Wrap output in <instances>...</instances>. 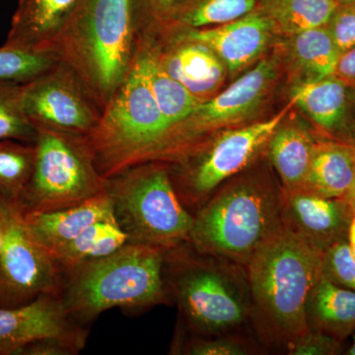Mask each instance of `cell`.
I'll list each match as a JSON object with an SVG mask.
<instances>
[{
  "mask_svg": "<svg viewBox=\"0 0 355 355\" xmlns=\"http://www.w3.org/2000/svg\"><path fill=\"white\" fill-rule=\"evenodd\" d=\"M352 107H354V116H355V92L352 93Z\"/></svg>",
  "mask_w": 355,
  "mask_h": 355,
  "instance_id": "42",
  "label": "cell"
},
{
  "mask_svg": "<svg viewBox=\"0 0 355 355\" xmlns=\"http://www.w3.org/2000/svg\"><path fill=\"white\" fill-rule=\"evenodd\" d=\"M105 191L130 244L167 251L188 241L193 214L180 200L167 163L132 166L106 179Z\"/></svg>",
  "mask_w": 355,
  "mask_h": 355,
  "instance_id": "7",
  "label": "cell"
},
{
  "mask_svg": "<svg viewBox=\"0 0 355 355\" xmlns=\"http://www.w3.org/2000/svg\"><path fill=\"white\" fill-rule=\"evenodd\" d=\"M345 200H347V202H349L352 209L355 211V173L354 180H352V186H350L349 193H347V197H345Z\"/></svg>",
  "mask_w": 355,
  "mask_h": 355,
  "instance_id": "39",
  "label": "cell"
},
{
  "mask_svg": "<svg viewBox=\"0 0 355 355\" xmlns=\"http://www.w3.org/2000/svg\"><path fill=\"white\" fill-rule=\"evenodd\" d=\"M340 4L336 0H265L263 13L287 35L326 27Z\"/></svg>",
  "mask_w": 355,
  "mask_h": 355,
  "instance_id": "27",
  "label": "cell"
},
{
  "mask_svg": "<svg viewBox=\"0 0 355 355\" xmlns=\"http://www.w3.org/2000/svg\"><path fill=\"white\" fill-rule=\"evenodd\" d=\"M1 247H2V233H1V230H0V251H1Z\"/></svg>",
  "mask_w": 355,
  "mask_h": 355,
  "instance_id": "43",
  "label": "cell"
},
{
  "mask_svg": "<svg viewBox=\"0 0 355 355\" xmlns=\"http://www.w3.org/2000/svg\"><path fill=\"white\" fill-rule=\"evenodd\" d=\"M309 329L342 340L355 331V291L322 275L307 303Z\"/></svg>",
  "mask_w": 355,
  "mask_h": 355,
  "instance_id": "21",
  "label": "cell"
},
{
  "mask_svg": "<svg viewBox=\"0 0 355 355\" xmlns=\"http://www.w3.org/2000/svg\"><path fill=\"white\" fill-rule=\"evenodd\" d=\"M355 173V146L317 141L303 188L330 198H345Z\"/></svg>",
  "mask_w": 355,
  "mask_h": 355,
  "instance_id": "19",
  "label": "cell"
},
{
  "mask_svg": "<svg viewBox=\"0 0 355 355\" xmlns=\"http://www.w3.org/2000/svg\"><path fill=\"white\" fill-rule=\"evenodd\" d=\"M137 51L144 58L149 85L169 130L188 118L203 101L163 69L149 44L137 41Z\"/></svg>",
  "mask_w": 355,
  "mask_h": 355,
  "instance_id": "24",
  "label": "cell"
},
{
  "mask_svg": "<svg viewBox=\"0 0 355 355\" xmlns=\"http://www.w3.org/2000/svg\"><path fill=\"white\" fill-rule=\"evenodd\" d=\"M273 25L265 13L244 17L212 27L180 30L190 38L209 46L229 71H240L261 57L270 42Z\"/></svg>",
  "mask_w": 355,
  "mask_h": 355,
  "instance_id": "16",
  "label": "cell"
},
{
  "mask_svg": "<svg viewBox=\"0 0 355 355\" xmlns=\"http://www.w3.org/2000/svg\"><path fill=\"white\" fill-rule=\"evenodd\" d=\"M114 214L107 191L85 202L51 211L24 214L27 227L40 247L51 254L73 241L92 224Z\"/></svg>",
  "mask_w": 355,
  "mask_h": 355,
  "instance_id": "18",
  "label": "cell"
},
{
  "mask_svg": "<svg viewBox=\"0 0 355 355\" xmlns=\"http://www.w3.org/2000/svg\"><path fill=\"white\" fill-rule=\"evenodd\" d=\"M35 162L34 144L0 141V193L17 200L31 177Z\"/></svg>",
  "mask_w": 355,
  "mask_h": 355,
  "instance_id": "28",
  "label": "cell"
},
{
  "mask_svg": "<svg viewBox=\"0 0 355 355\" xmlns=\"http://www.w3.org/2000/svg\"><path fill=\"white\" fill-rule=\"evenodd\" d=\"M137 50L130 0H79L55 53L103 111L130 71Z\"/></svg>",
  "mask_w": 355,
  "mask_h": 355,
  "instance_id": "4",
  "label": "cell"
},
{
  "mask_svg": "<svg viewBox=\"0 0 355 355\" xmlns=\"http://www.w3.org/2000/svg\"><path fill=\"white\" fill-rule=\"evenodd\" d=\"M128 244V237L114 214L92 224L73 241L51 254L60 270L99 260Z\"/></svg>",
  "mask_w": 355,
  "mask_h": 355,
  "instance_id": "23",
  "label": "cell"
},
{
  "mask_svg": "<svg viewBox=\"0 0 355 355\" xmlns=\"http://www.w3.org/2000/svg\"><path fill=\"white\" fill-rule=\"evenodd\" d=\"M291 105L268 120L214 135L167 163L175 190L191 214L256 160Z\"/></svg>",
  "mask_w": 355,
  "mask_h": 355,
  "instance_id": "9",
  "label": "cell"
},
{
  "mask_svg": "<svg viewBox=\"0 0 355 355\" xmlns=\"http://www.w3.org/2000/svg\"><path fill=\"white\" fill-rule=\"evenodd\" d=\"M347 354H349V355H355V331H354V338H352V345H350V347H349V350H347Z\"/></svg>",
  "mask_w": 355,
  "mask_h": 355,
  "instance_id": "40",
  "label": "cell"
},
{
  "mask_svg": "<svg viewBox=\"0 0 355 355\" xmlns=\"http://www.w3.org/2000/svg\"><path fill=\"white\" fill-rule=\"evenodd\" d=\"M275 74L272 60H261L227 89L200 103L188 118L170 128L149 161L171 162L220 128L249 118L265 99Z\"/></svg>",
  "mask_w": 355,
  "mask_h": 355,
  "instance_id": "10",
  "label": "cell"
},
{
  "mask_svg": "<svg viewBox=\"0 0 355 355\" xmlns=\"http://www.w3.org/2000/svg\"><path fill=\"white\" fill-rule=\"evenodd\" d=\"M86 343L64 338H46L28 343L15 355H76L85 347Z\"/></svg>",
  "mask_w": 355,
  "mask_h": 355,
  "instance_id": "36",
  "label": "cell"
},
{
  "mask_svg": "<svg viewBox=\"0 0 355 355\" xmlns=\"http://www.w3.org/2000/svg\"><path fill=\"white\" fill-rule=\"evenodd\" d=\"M37 130L31 177L16 200L23 214L67 209L105 191L86 135Z\"/></svg>",
  "mask_w": 355,
  "mask_h": 355,
  "instance_id": "8",
  "label": "cell"
},
{
  "mask_svg": "<svg viewBox=\"0 0 355 355\" xmlns=\"http://www.w3.org/2000/svg\"><path fill=\"white\" fill-rule=\"evenodd\" d=\"M340 340L322 331H309L297 338L289 349L287 354L292 355H328L340 352Z\"/></svg>",
  "mask_w": 355,
  "mask_h": 355,
  "instance_id": "35",
  "label": "cell"
},
{
  "mask_svg": "<svg viewBox=\"0 0 355 355\" xmlns=\"http://www.w3.org/2000/svg\"><path fill=\"white\" fill-rule=\"evenodd\" d=\"M322 275L338 286L355 291V260L347 239L335 243L324 252Z\"/></svg>",
  "mask_w": 355,
  "mask_h": 355,
  "instance_id": "33",
  "label": "cell"
},
{
  "mask_svg": "<svg viewBox=\"0 0 355 355\" xmlns=\"http://www.w3.org/2000/svg\"><path fill=\"white\" fill-rule=\"evenodd\" d=\"M324 252L282 220L250 259L251 326L263 345L287 352L309 331L308 299L322 277Z\"/></svg>",
  "mask_w": 355,
  "mask_h": 355,
  "instance_id": "1",
  "label": "cell"
},
{
  "mask_svg": "<svg viewBox=\"0 0 355 355\" xmlns=\"http://www.w3.org/2000/svg\"><path fill=\"white\" fill-rule=\"evenodd\" d=\"M147 79L144 58L135 60L92 132L86 135L104 179L150 160L168 132Z\"/></svg>",
  "mask_w": 355,
  "mask_h": 355,
  "instance_id": "6",
  "label": "cell"
},
{
  "mask_svg": "<svg viewBox=\"0 0 355 355\" xmlns=\"http://www.w3.org/2000/svg\"><path fill=\"white\" fill-rule=\"evenodd\" d=\"M38 130L28 118L23 84L0 80V141L16 140L34 144Z\"/></svg>",
  "mask_w": 355,
  "mask_h": 355,
  "instance_id": "29",
  "label": "cell"
},
{
  "mask_svg": "<svg viewBox=\"0 0 355 355\" xmlns=\"http://www.w3.org/2000/svg\"><path fill=\"white\" fill-rule=\"evenodd\" d=\"M46 338L87 343L86 327L69 316L58 294L44 293L26 304L0 307V355H15L28 343Z\"/></svg>",
  "mask_w": 355,
  "mask_h": 355,
  "instance_id": "13",
  "label": "cell"
},
{
  "mask_svg": "<svg viewBox=\"0 0 355 355\" xmlns=\"http://www.w3.org/2000/svg\"><path fill=\"white\" fill-rule=\"evenodd\" d=\"M347 242H349L350 251L355 260V211L352 216L349 229V235H347Z\"/></svg>",
  "mask_w": 355,
  "mask_h": 355,
  "instance_id": "38",
  "label": "cell"
},
{
  "mask_svg": "<svg viewBox=\"0 0 355 355\" xmlns=\"http://www.w3.org/2000/svg\"><path fill=\"white\" fill-rule=\"evenodd\" d=\"M284 189L268 180L226 182L193 214L188 242L245 268L284 220Z\"/></svg>",
  "mask_w": 355,
  "mask_h": 355,
  "instance_id": "5",
  "label": "cell"
},
{
  "mask_svg": "<svg viewBox=\"0 0 355 355\" xmlns=\"http://www.w3.org/2000/svg\"><path fill=\"white\" fill-rule=\"evenodd\" d=\"M174 354L190 355H247L254 354L251 343L240 335L200 336L191 335L175 343Z\"/></svg>",
  "mask_w": 355,
  "mask_h": 355,
  "instance_id": "31",
  "label": "cell"
},
{
  "mask_svg": "<svg viewBox=\"0 0 355 355\" xmlns=\"http://www.w3.org/2000/svg\"><path fill=\"white\" fill-rule=\"evenodd\" d=\"M0 307H15L44 293L58 294L60 270L37 244L17 202L0 193Z\"/></svg>",
  "mask_w": 355,
  "mask_h": 355,
  "instance_id": "11",
  "label": "cell"
},
{
  "mask_svg": "<svg viewBox=\"0 0 355 355\" xmlns=\"http://www.w3.org/2000/svg\"><path fill=\"white\" fill-rule=\"evenodd\" d=\"M163 282L191 335H239L251 324L246 268L200 251L190 242L167 250Z\"/></svg>",
  "mask_w": 355,
  "mask_h": 355,
  "instance_id": "2",
  "label": "cell"
},
{
  "mask_svg": "<svg viewBox=\"0 0 355 355\" xmlns=\"http://www.w3.org/2000/svg\"><path fill=\"white\" fill-rule=\"evenodd\" d=\"M291 57L302 83L335 76L340 51L328 27L313 28L291 36Z\"/></svg>",
  "mask_w": 355,
  "mask_h": 355,
  "instance_id": "25",
  "label": "cell"
},
{
  "mask_svg": "<svg viewBox=\"0 0 355 355\" xmlns=\"http://www.w3.org/2000/svg\"><path fill=\"white\" fill-rule=\"evenodd\" d=\"M60 62L53 53H37L0 46V80L24 84Z\"/></svg>",
  "mask_w": 355,
  "mask_h": 355,
  "instance_id": "30",
  "label": "cell"
},
{
  "mask_svg": "<svg viewBox=\"0 0 355 355\" xmlns=\"http://www.w3.org/2000/svg\"><path fill=\"white\" fill-rule=\"evenodd\" d=\"M157 37L137 41L149 44L163 69L198 99L216 95L226 67L216 53L180 30H166Z\"/></svg>",
  "mask_w": 355,
  "mask_h": 355,
  "instance_id": "14",
  "label": "cell"
},
{
  "mask_svg": "<svg viewBox=\"0 0 355 355\" xmlns=\"http://www.w3.org/2000/svg\"><path fill=\"white\" fill-rule=\"evenodd\" d=\"M23 103L37 130L88 135L102 114L76 72L60 60L23 84Z\"/></svg>",
  "mask_w": 355,
  "mask_h": 355,
  "instance_id": "12",
  "label": "cell"
},
{
  "mask_svg": "<svg viewBox=\"0 0 355 355\" xmlns=\"http://www.w3.org/2000/svg\"><path fill=\"white\" fill-rule=\"evenodd\" d=\"M164 253L128 243L108 257L60 270L58 296L69 316L83 326L114 308L140 312L169 304Z\"/></svg>",
  "mask_w": 355,
  "mask_h": 355,
  "instance_id": "3",
  "label": "cell"
},
{
  "mask_svg": "<svg viewBox=\"0 0 355 355\" xmlns=\"http://www.w3.org/2000/svg\"><path fill=\"white\" fill-rule=\"evenodd\" d=\"M334 41L340 53L355 46V3L338 6L329 23Z\"/></svg>",
  "mask_w": 355,
  "mask_h": 355,
  "instance_id": "34",
  "label": "cell"
},
{
  "mask_svg": "<svg viewBox=\"0 0 355 355\" xmlns=\"http://www.w3.org/2000/svg\"><path fill=\"white\" fill-rule=\"evenodd\" d=\"M137 40L154 38L163 29L177 0H130Z\"/></svg>",
  "mask_w": 355,
  "mask_h": 355,
  "instance_id": "32",
  "label": "cell"
},
{
  "mask_svg": "<svg viewBox=\"0 0 355 355\" xmlns=\"http://www.w3.org/2000/svg\"><path fill=\"white\" fill-rule=\"evenodd\" d=\"M340 6H343V4H352L355 3V0H336Z\"/></svg>",
  "mask_w": 355,
  "mask_h": 355,
  "instance_id": "41",
  "label": "cell"
},
{
  "mask_svg": "<svg viewBox=\"0 0 355 355\" xmlns=\"http://www.w3.org/2000/svg\"><path fill=\"white\" fill-rule=\"evenodd\" d=\"M254 6L256 0H177L160 33L225 24L251 13Z\"/></svg>",
  "mask_w": 355,
  "mask_h": 355,
  "instance_id": "26",
  "label": "cell"
},
{
  "mask_svg": "<svg viewBox=\"0 0 355 355\" xmlns=\"http://www.w3.org/2000/svg\"><path fill=\"white\" fill-rule=\"evenodd\" d=\"M282 123L272 133L266 146L282 189L288 191L304 184L317 140L302 125H284Z\"/></svg>",
  "mask_w": 355,
  "mask_h": 355,
  "instance_id": "20",
  "label": "cell"
},
{
  "mask_svg": "<svg viewBox=\"0 0 355 355\" xmlns=\"http://www.w3.org/2000/svg\"><path fill=\"white\" fill-rule=\"evenodd\" d=\"M79 0H18L4 46L53 53Z\"/></svg>",
  "mask_w": 355,
  "mask_h": 355,
  "instance_id": "17",
  "label": "cell"
},
{
  "mask_svg": "<svg viewBox=\"0 0 355 355\" xmlns=\"http://www.w3.org/2000/svg\"><path fill=\"white\" fill-rule=\"evenodd\" d=\"M335 76L347 85H355V46L340 55Z\"/></svg>",
  "mask_w": 355,
  "mask_h": 355,
  "instance_id": "37",
  "label": "cell"
},
{
  "mask_svg": "<svg viewBox=\"0 0 355 355\" xmlns=\"http://www.w3.org/2000/svg\"><path fill=\"white\" fill-rule=\"evenodd\" d=\"M284 193V220L306 241L326 251L347 239L354 211L345 198H324L303 187Z\"/></svg>",
  "mask_w": 355,
  "mask_h": 355,
  "instance_id": "15",
  "label": "cell"
},
{
  "mask_svg": "<svg viewBox=\"0 0 355 355\" xmlns=\"http://www.w3.org/2000/svg\"><path fill=\"white\" fill-rule=\"evenodd\" d=\"M347 87L336 76L301 83L294 88L291 103L326 132H340L345 123Z\"/></svg>",
  "mask_w": 355,
  "mask_h": 355,
  "instance_id": "22",
  "label": "cell"
}]
</instances>
